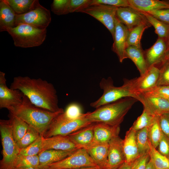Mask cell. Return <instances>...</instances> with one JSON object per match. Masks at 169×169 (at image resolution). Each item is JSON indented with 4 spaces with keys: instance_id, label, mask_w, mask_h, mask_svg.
Returning <instances> with one entry per match:
<instances>
[{
    "instance_id": "24",
    "label": "cell",
    "mask_w": 169,
    "mask_h": 169,
    "mask_svg": "<svg viewBox=\"0 0 169 169\" xmlns=\"http://www.w3.org/2000/svg\"><path fill=\"white\" fill-rule=\"evenodd\" d=\"M125 58H129L134 63L139 70L140 75L143 74L148 69L145 59L144 51L141 48L129 46L126 48Z\"/></svg>"
},
{
    "instance_id": "38",
    "label": "cell",
    "mask_w": 169,
    "mask_h": 169,
    "mask_svg": "<svg viewBox=\"0 0 169 169\" xmlns=\"http://www.w3.org/2000/svg\"><path fill=\"white\" fill-rule=\"evenodd\" d=\"M92 0H70L68 13L80 12L91 6Z\"/></svg>"
},
{
    "instance_id": "15",
    "label": "cell",
    "mask_w": 169,
    "mask_h": 169,
    "mask_svg": "<svg viewBox=\"0 0 169 169\" xmlns=\"http://www.w3.org/2000/svg\"><path fill=\"white\" fill-rule=\"evenodd\" d=\"M123 143V140L119 136L114 137L109 142L105 169H117L125 162Z\"/></svg>"
},
{
    "instance_id": "17",
    "label": "cell",
    "mask_w": 169,
    "mask_h": 169,
    "mask_svg": "<svg viewBox=\"0 0 169 169\" xmlns=\"http://www.w3.org/2000/svg\"><path fill=\"white\" fill-rule=\"evenodd\" d=\"M129 30L116 18L115 19L114 43L112 50L117 55L119 61L122 63L125 59V52L127 48V38Z\"/></svg>"
},
{
    "instance_id": "7",
    "label": "cell",
    "mask_w": 169,
    "mask_h": 169,
    "mask_svg": "<svg viewBox=\"0 0 169 169\" xmlns=\"http://www.w3.org/2000/svg\"><path fill=\"white\" fill-rule=\"evenodd\" d=\"M64 112L54 119L43 136L44 137L47 138L57 135L67 136L93 123L87 117V112L84 113L77 119L71 120L65 116Z\"/></svg>"
},
{
    "instance_id": "23",
    "label": "cell",
    "mask_w": 169,
    "mask_h": 169,
    "mask_svg": "<svg viewBox=\"0 0 169 169\" xmlns=\"http://www.w3.org/2000/svg\"><path fill=\"white\" fill-rule=\"evenodd\" d=\"M130 7L142 12L169 9V1L128 0Z\"/></svg>"
},
{
    "instance_id": "53",
    "label": "cell",
    "mask_w": 169,
    "mask_h": 169,
    "mask_svg": "<svg viewBox=\"0 0 169 169\" xmlns=\"http://www.w3.org/2000/svg\"><path fill=\"white\" fill-rule=\"evenodd\" d=\"M13 169H39L38 168H24V169H23V168H13Z\"/></svg>"
},
{
    "instance_id": "12",
    "label": "cell",
    "mask_w": 169,
    "mask_h": 169,
    "mask_svg": "<svg viewBox=\"0 0 169 169\" xmlns=\"http://www.w3.org/2000/svg\"><path fill=\"white\" fill-rule=\"evenodd\" d=\"M5 75L4 73L0 72V108L8 109L21 104L24 95L19 90L9 88Z\"/></svg>"
},
{
    "instance_id": "43",
    "label": "cell",
    "mask_w": 169,
    "mask_h": 169,
    "mask_svg": "<svg viewBox=\"0 0 169 169\" xmlns=\"http://www.w3.org/2000/svg\"><path fill=\"white\" fill-rule=\"evenodd\" d=\"M103 4L117 8L130 7L128 0H92L91 5Z\"/></svg>"
},
{
    "instance_id": "49",
    "label": "cell",
    "mask_w": 169,
    "mask_h": 169,
    "mask_svg": "<svg viewBox=\"0 0 169 169\" xmlns=\"http://www.w3.org/2000/svg\"><path fill=\"white\" fill-rule=\"evenodd\" d=\"M145 169H156L150 159L148 161Z\"/></svg>"
},
{
    "instance_id": "18",
    "label": "cell",
    "mask_w": 169,
    "mask_h": 169,
    "mask_svg": "<svg viewBox=\"0 0 169 169\" xmlns=\"http://www.w3.org/2000/svg\"><path fill=\"white\" fill-rule=\"evenodd\" d=\"M94 131V138L92 144L109 143L112 138L119 136L120 126L95 123Z\"/></svg>"
},
{
    "instance_id": "16",
    "label": "cell",
    "mask_w": 169,
    "mask_h": 169,
    "mask_svg": "<svg viewBox=\"0 0 169 169\" xmlns=\"http://www.w3.org/2000/svg\"><path fill=\"white\" fill-rule=\"evenodd\" d=\"M138 101L141 102L144 109L154 116H157L169 112V100L158 96L143 93L138 94Z\"/></svg>"
},
{
    "instance_id": "46",
    "label": "cell",
    "mask_w": 169,
    "mask_h": 169,
    "mask_svg": "<svg viewBox=\"0 0 169 169\" xmlns=\"http://www.w3.org/2000/svg\"><path fill=\"white\" fill-rule=\"evenodd\" d=\"M150 159L149 151L141 155L131 164V169H145Z\"/></svg>"
},
{
    "instance_id": "44",
    "label": "cell",
    "mask_w": 169,
    "mask_h": 169,
    "mask_svg": "<svg viewBox=\"0 0 169 169\" xmlns=\"http://www.w3.org/2000/svg\"><path fill=\"white\" fill-rule=\"evenodd\" d=\"M162 133L169 138V112L157 116Z\"/></svg>"
},
{
    "instance_id": "41",
    "label": "cell",
    "mask_w": 169,
    "mask_h": 169,
    "mask_svg": "<svg viewBox=\"0 0 169 169\" xmlns=\"http://www.w3.org/2000/svg\"><path fill=\"white\" fill-rule=\"evenodd\" d=\"M65 116L71 120L77 119L83 114L79 105L76 103H72L69 105L64 112Z\"/></svg>"
},
{
    "instance_id": "8",
    "label": "cell",
    "mask_w": 169,
    "mask_h": 169,
    "mask_svg": "<svg viewBox=\"0 0 169 169\" xmlns=\"http://www.w3.org/2000/svg\"><path fill=\"white\" fill-rule=\"evenodd\" d=\"M99 167L84 148L78 149L71 155L58 162L38 167L40 169H73Z\"/></svg>"
},
{
    "instance_id": "27",
    "label": "cell",
    "mask_w": 169,
    "mask_h": 169,
    "mask_svg": "<svg viewBox=\"0 0 169 169\" xmlns=\"http://www.w3.org/2000/svg\"><path fill=\"white\" fill-rule=\"evenodd\" d=\"M13 136L16 143L20 140L27 132L29 125L19 117L9 114Z\"/></svg>"
},
{
    "instance_id": "52",
    "label": "cell",
    "mask_w": 169,
    "mask_h": 169,
    "mask_svg": "<svg viewBox=\"0 0 169 169\" xmlns=\"http://www.w3.org/2000/svg\"><path fill=\"white\" fill-rule=\"evenodd\" d=\"M167 49H169V37L166 40Z\"/></svg>"
},
{
    "instance_id": "4",
    "label": "cell",
    "mask_w": 169,
    "mask_h": 169,
    "mask_svg": "<svg viewBox=\"0 0 169 169\" xmlns=\"http://www.w3.org/2000/svg\"><path fill=\"white\" fill-rule=\"evenodd\" d=\"M124 83L119 87L115 86L111 77L101 79L99 83L100 88L103 90L102 96L97 100L91 102L90 106L93 108L98 107L121 99L131 97L138 101L139 97L132 91L129 79H124Z\"/></svg>"
},
{
    "instance_id": "50",
    "label": "cell",
    "mask_w": 169,
    "mask_h": 169,
    "mask_svg": "<svg viewBox=\"0 0 169 169\" xmlns=\"http://www.w3.org/2000/svg\"><path fill=\"white\" fill-rule=\"evenodd\" d=\"M73 169H103L99 167H86Z\"/></svg>"
},
{
    "instance_id": "10",
    "label": "cell",
    "mask_w": 169,
    "mask_h": 169,
    "mask_svg": "<svg viewBox=\"0 0 169 169\" xmlns=\"http://www.w3.org/2000/svg\"><path fill=\"white\" fill-rule=\"evenodd\" d=\"M117 8L105 4H96L89 7L81 12L89 14L100 22L108 29L113 37Z\"/></svg>"
},
{
    "instance_id": "45",
    "label": "cell",
    "mask_w": 169,
    "mask_h": 169,
    "mask_svg": "<svg viewBox=\"0 0 169 169\" xmlns=\"http://www.w3.org/2000/svg\"><path fill=\"white\" fill-rule=\"evenodd\" d=\"M157 19L169 25V9H164L146 13Z\"/></svg>"
},
{
    "instance_id": "14",
    "label": "cell",
    "mask_w": 169,
    "mask_h": 169,
    "mask_svg": "<svg viewBox=\"0 0 169 169\" xmlns=\"http://www.w3.org/2000/svg\"><path fill=\"white\" fill-rule=\"evenodd\" d=\"M167 49L166 41L158 38L151 48L144 51L148 68L155 66L159 69L166 61L165 57Z\"/></svg>"
},
{
    "instance_id": "11",
    "label": "cell",
    "mask_w": 169,
    "mask_h": 169,
    "mask_svg": "<svg viewBox=\"0 0 169 169\" xmlns=\"http://www.w3.org/2000/svg\"><path fill=\"white\" fill-rule=\"evenodd\" d=\"M159 73L158 68L152 66L139 77L129 79L133 92L138 95L156 87Z\"/></svg>"
},
{
    "instance_id": "28",
    "label": "cell",
    "mask_w": 169,
    "mask_h": 169,
    "mask_svg": "<svg viewBox=\"0 0 169 169\" xmlns=\"http://www.w3.org/2000/svg\"><path fill=\"white\" fill-rule=\"evenodd\" d=\"M16 14L29 12L35 6L38 0H6Z\"/></svg>"
},
{
    "instance_id": "3",
    "label": "cell",
    "mask_w": 169,
    "mask_h": 169,
    "mask_svg": "<svg viewBox=\"0 0 169 169\" xmlns=\"http://www.w3.org/2000/svg\"><path fill=\"white\" fill-rule=\"evenodd\" d=\"M137 101L133 97L124 98L102 105L92 112H88L87 117L92 123L120 126L125 115Z\"/></svg>"
},
{
    "instance_id": "5",
    "label": "cell",
    "mask_w": 169,
    "mask_h": 169,
    "mask_svg": "<svg viewBox=\"0 0 169 169\" xmlns=\"http://www.w3.org/2000/svg\"><path fill=\"white\" fill-rule=\"evenodd\" d=\"M16 47L28 48L38 46L45 39L47 29H41L25 24H20L6 29Z\"/></svg>"
},
{
    "instance_id": "39",
    "label": "cell",
    "mask_w": 169,
    "mask_h": 169,
    "mask_svg": "<svg viewBox=\"0 0 169 169\" xmlns=\"http://www.w3.org/2000/svg\"><path fill=\"white\" fill-rule=\"evenodd\" d=\"M70 0H53L51 5V11L58 15L68 14V10Z\"/></svg>"
},
{
    "instance_id": "34",
    "label": "cell",
    "mask_w": 169,
    "mask_h": 169,
    "mask_svg": "<svg viewBox=\"0 0 169 169\" xmlns=\"http://www.w3.org/2000/svg\"><path fill=\"white\" fill-rule=\"evenodd\" d=\"M148 132V127L144 128L136 132V140L140 155L149 151Z\"/></svg>"
},
{
    "instance_id": "48",
    "label": "cell",
    "mask_w": 169,
    "mask_h": 169,
    "mask_svg": "<svg viewBox=\"0 0 169 169\" xmlns=\"http://www.w3.org/2000/svg\"><path fill=\"white\" fill-rule=\"evenodd\" d=\"M117 169H131V165L125 162Z\"/></svg>"
},
{
    "instance_id": "31",
    "label": "cell",
    "mask_w": 169,
    "mask_h": 169,
    "mask_svg": "<svg viewBox=\"0 0 169 169\" xmlns=\"http://www.w3.org/2000/svg\"><path fill=\"white\" fill-rule=\"evenodd\" d=\"M39 164L38 155L25 156L19 154L13 168H38Z\"/></svg>"
},
{
    "instance_id": "6",
    "label": "cell",
    "mask_w": 169,
    "mask_h": 169,
    "mask_svg": "<svg viewBox=\"0 0 169 169\" xmlns=\"http://www.w3.org/2000/svg\"><path fill=\"white\" fill-rule=\"evenodd\" d=\"M0 131L3 147L0 169H13L20 149L13 136L9 119L0 120Z\"/></svg>"
},
{
    "instance_id": "21",
    "label": "cell",
    "mask_w": 169,
    "mask_h": 169,
    "mask_svg": "<svg viewBox=\"0 0 169 169\" xmlns=\"http://www.w3.org/2000/svg\"><path fill=\"white\" fill-rule=\"evenodd\" d=\"M136 132L131 127L126 131L123 140V149L125 162L131 164L140 156L136 143Z\"/></svg>"
},
{
    "instance_id": "37",
    "label": "cell",
    "mask_w": 169,
    "mask_h": 169,
    "mask_svg": "<svg viewBox=\"0 0 169 169\" xmlns=\"http://www.w3.org/2000/svg\"><path fill=\"white\" fill-rule=\"evenodd\" d=\"M43 136L40 135L34 141L26 147L21 149L19 154L25 156L38 155L43 148Z\"/></svg>"
},
{
    "instance_id": "30",
    "label": "cell",
    "mask_w": 169,
    "mask_h": 169,
    "mask_svg": "<svg viewBox=\"0 0 169 169\" xmlns=\"http://www.w3.org/2000/svg\"><path fill=\"white\" fill-rule=\"evenodd\" d=\"M151 25L142 24L129 31L127 38V46H135L141 48V40L144 30Z\"/></svg>"
},
{
    "instance_id": "19",
    "label": "cell",
    "mask_w": 169,
    "mask_h": 169,
    "mask_svg": "<svg viewBox=\"0 0 169 169\" xmlns=\"http://www.w3.org/2000/svg\"><path fill=\"white\" fill-rule=\"evenodd\" d=\"M78 149L67 136L57 135L47 138L43 137V148L40 152L50 149L71 151Z\"/></svg>"
},
{
    "instance_id": "13",
    "label": "cell",
    "mask_w": 169,
    "mask_h": 169,
    "mask_svg": "<svg viewBox=\"0 0 169 169\" xmlns=\"http://www.w3.org/2000/svg\"><path fill=\"white\" fill-rule=\"evenodd\" d=\"M116 17L129 31L142 24L151 25L142 12L131 7L118 8Z\"/></svg>"
},
{
    "instance_id": "33",
    "label": "cell",
    "mask_w": 169,
    "mask_h": 169,
    "mask_svg": "<svg viewBox=\"0 0 169 169\" xmlns=\"http://www.w3.org/2000/svg\"><path fill=\"white\" fill-rule=\"evenodd\" d=\"M156 117L144 109L141 114L134 121L131 127L136 132L149 127L153 122Z\"/></svg>"
},
{
    "instance_id": "36",
    "label": "cell",
    "mask_w": 169,
    "mask_h": 169,
    "mask_svg": "<svg viewBox=\"0 0 169 169\" xmlns=\"http://www.w3.org/2000/svg\"><path fill=\"white\" fill-rule=\"evenodd\" d=\"M41 135L34 128L29 126L28 130L23 137L16 142L21 150L24 148L31 144Z\"/></svg>"
},
{
    "instance_id": "32",
    "label": "cell",
    "mask_w": 169,
    "mask_h": 169,
    "mask_svg": "<svg viewBox=\"0 0 169 169\" xmlns=\"http://www.w3.org/2000/svg\"><path fill=\"white\" fill-rule=\"evenodd\" d=\"M149 145L150 159L156 169H169V158L160 154L152 145L149 140Z\"/></svg>"
},
{
    "instance_id": "29",
    "label": "cell",
    "mask_w": 169,
    "mask_h": 169,
    "mask_svg": "<svg viewBox=\"0 0 169 169\" xmlns=\"http://www.w3.org/2000/svg\"><path fill=\"white\" fill-rule=\"evenodd\" d=\"M149 23L153 26L158 38L166 41L169 37V25L157 19L145 12H142Z\"/></svg>"
},
{
    "instance_id": "40",
    "label": "cell",
    "mask_w": 169,
    "mask_h": 169,
    "mask_svg": "<svg viewBox=\"0 0 169 169\" xmlns=\"http://www.w3.org/2000/svg\"><path fill=\"white\" fill-rule=\"evenodd\" d=\"M159 69L156 86H169V61H166Z\"/></svg>"
},
{
    "instance_id": "2",
    "label": "cell",
    "mask_w": 169,
    "mask_h": 169,
    "mask_svg": "<svg viewBox=\"0 0 169 169\" xmlns=\"http://www.w3.org/2000/svg\"><path fill=\"white\" fill-rule=\"evenodd\" d=\"M13 115L20 118L43 136L54 119L64 111L52 112L36 107L24 95L22 103L8 109Z\"/></svg>"
},
{
    "instance_id": "42",
    "label": "cell",
    "mask_w": 169,
    "mask_h": 169,
    "mask_svg": "<svg viewBox=\"0 0 169 169\" xmlns=\"http://www.w3.org/2000/svg\"><path fill=\"white\" fill-rule=\"evenodd\" d=\"M141 93L158 96L169 100V86H156Z\"/></svg>"
},
{
    "instance_id": "22",
    "label": "cell",
    "mask_w": 169,
    "mask_h": 169,
    "mask_svg": "<svg viewBox=\"0 0 169 169\" xmlns=\"http://www.w3.org/2000/svg\"><path fill=\"white\" fill-rule=\"evenodd\" d=\"M84 148L98 166L105 169L107 161L108 143L92 144Z\"/></svg>"
},
{
    "instance_id": "35",
    "label": "cell",
    "mask_w": 169,
    "mask_h": 169,
    "mask_svg": "<svg viewBox=\"0 0 169 169\" xmlns=\"http://www.w3.org/2000/svg\"><path fill=\"white\" fill-rule=\"evenodd\" d=\"M162 132L160 127L157 116L152 125L148 127V137L152 145L156 149L161 138Z\"/></svg>"
},
{
    "instance_id": "25",
    "label": "cell",
    "mask_w": 169,
    "mask_h": 169,
    "mask_svg": "<svg viewBox=\"0 0 169 169\" xmlns=\"http://www.w3.org/2000/svg\"><path fill=\"white\" fill-rule=\"evenodd\" d=\"M75 150L65 151L50 149L42 151L38 155L39 161L38 167L60 161L70 156Z\"/></svg>"
},
{
    "instance_id": "26",
    "label": "cell",
    "mask_w": 169,
    "mask_h": 169,
    "mask_svg": "<svg viewBox=\"0 0 169 169\" xmlns=\"http://www.w3.org/2000/svg\"><path fill=\"white\" fill-rule=\"evenodd\" d=\"M16 14L6 0L0 1V31L14 26Z\"/></svg>"
},
{
    "instance_id": "9",
    "label": "cell",
    "mask_w": 169,
    "mask_h": 169,
    "mask_svg": "<svg viewBox=\"0 0 169 169\" xmlns=\"http://www.w3.org/2000/svg\"><path fill=\"white\" fill-rule=\"evenodd\" d=\"M51 20L50 10L41 5L38 1L29 12L22 14H16L14 27L25 24L41 29H46Z\"/></svg>"
},
{
    "instance_id": "1",
    "label": "cell",
    "mask_w": 169,
    "mask_h": 169,
    "mask_svg": "<svg viewBox=\"0 0 169 169\" xmlns=\"http://www.w3.org/2000/svg\"><path fill=\"white\" fill-rule=\"evenodd\" d=\"M10 88L22 92L34 105L52 112L62 109L59 107L57 91L53 85L41 78L14 77Z\"/></svg>"
},
{
    "instance_id": "47",
    "label": "cell",
    "mask_w": 169,
    "mask_h": 169,
    "mask_svg": "<svg viewBox=\"0 0 169 169\" xmlns=\"http://www.w3.org/2000/svg\"><path fill=\"white\" fill-rule=\"evenodd\" d=\"M156 149L160 154L169 158V138L163 133Z\"/></svg>"
},
{
    "instance_id": "20",
    "label": "cell",
    "mask_w": 169,
    "mask_h": 169,
    "mask_svg": "<svg viewBox=\"0 0 169 169\" xmlns=\"http://www.w3.org/2000/svg\"><path fill=\"white\" fill-rule=\"evenodd\" d=\"M94 125L95 123H93L67 136L79 148H84L90 145L93 142Z\"/></svg>"
},
{
    "instance_id": "51",
    "label": "cell",
    "mask_w": 169,
    "mask_h": 169,
    "mask_svg": "<svg viewBox=\"0 0 169 169\" xmlns=\"http://www.w3.org/2000/svg\"><path fill=\"white\" fill-rule=\"evenodd\" d=\"M165 59L166 61H169V49H167Z\"/></svg>"
}]
</instances>
